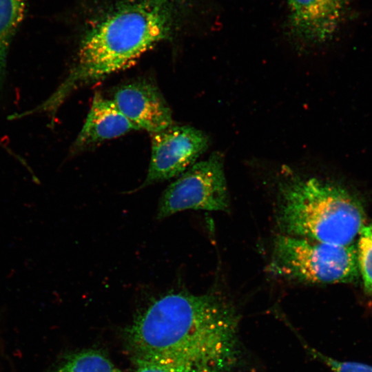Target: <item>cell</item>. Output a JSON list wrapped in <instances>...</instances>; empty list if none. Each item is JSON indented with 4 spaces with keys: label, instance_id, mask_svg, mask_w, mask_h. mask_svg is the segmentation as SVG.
<instances>
[{
    "label": "cell",
    "instance_id": "8fae6325",
    "mask_svg": "<svg viewBox=\"0 0 372 372\" xmlns=\"http://www.w3.org/2000/svg\"><path fill=\"white\" fill-rule=\"evenodd\" d=\"M53 372H121L98 351H85L69 357Z\"/></svg>",
    "mask_w": 372,
    "mask_h": 372
},
{
    "label": "cell",
    "instance_id": "52a82bcc",
    "mask_svg": "<svg viewBox=\"0 0 372 372\" xmlns=\"http://www.w3.org/2000/svg\"><path fill=\"white\" fill-rule=\"evenodd\" d=\"M347 0H288L287 32L298 46L331 39L346 16Z\"/></svg>",
    "mask_w": 372,
    "mask_h": 372
},
{
    "label": "cell",
    "instance_id": "8992f818",
    "mask_svg": "<svg viewBox=\"0 0 372 372\" xmlns=\"http://www.w3.org/2000/svg\"><path fill=\"white\" fill-rule=\"evenodd\" d=\"M152 134V153L145 181L138 189L178 177L209 147V137L189 125H174Z\"/></svg>",
    "mask_w": 372,
    "mask_h": 372
},
{
    "label": "cell",
    "instance_id": "ba28073f",
    "mask_svg": "<svg viewBox=\"0 0 372 372\" xmlns=\"http://www.w3.org/2000/svg\"><path fill=\"white\" fill-rule=\"evenodd\" d=\"M112 101L138 130L153 134L173 125L171 110L161 92L147 81L120 87Z\"/></svg>",
    "mask_w": 372,
    "mask_h": 372
},
{
    "label": "cell",
    "instance_id": "30bf717a",
    "mask_svg": "<svg viewBox=\"0 0 372 372\" xmlns=\"http://www.w3.org/2000/svg\"><path fill=\"white\" fill-rule=\"evenodd\" d=\"M28 0H0V90L3 86L11 42L21 25Z\"/></svg>",
    "mask_w": 372,
    "mask_h": 372
},
{
    "label": "cell",
    "instance_id": "7a4b0ae2",
    "mask_svg": "<svg viewBox=\"0 0 372 372\" xmlns=\"http://www.w3.org/2000/svg\"><path fill=\"white\" fill-rule=\"evenodd\" d=\"M81 34L68 74L81 87L133 65L200 15L202 0H83Z\"/></svg>",
    "mask_w": 372,
    "mask_h": 372
},
{
    "label": "cell",
    "instance_id": "4fadbf2b",
    "mask_svg": "<svg viewBox=\"0 0 372 372\" xmlns=\"http://www.w3.org/2000/svg\"><path fill=\"white\" fill-rule=\"evenodd\" d=\"M301 342L312 357L325 364L333 372H372V365L353 361L338 360L317 351L302 340Z\"/></svg>",
    "mask_w": 372,
    "mask_h": 372
},
{
    "label": "cell",
    "instance_id": "277c9868",
    "mask_svg": "<svg viewBox=\"0 0 372 372\" xmlns=\"http://www.w3.org/2000/svg\"><path fill=\"white\" fill-rule=\"evenodd\" d=\"M269 271L307 284L351 282L358 278L353 245L329 244L285 234L273 241Z\"/></svg>",
    "mask_w": 372,
    "mask_h": 372
},
{
    "label": "cell",
    "instance_id": "9c48e42d",
    "mask_svg": "<svg viewBox=\"0 0 372 372\" xmlns=\"http://www.w3.org/2000/svg\"><path fill=\"white\" fill-rule=\"evenodd\" d=\"M138 130L120 111L112 100L95 93L90 109L74 142L73 151Z\"/></svg>",
    "mask_w": 372,
    "mask_h": 372
},
{
    "label": "cell",
    "instance_id": "5bb4252c",
    "mask_svg": "<svg viewBox=\"0 0 372 372\" xmlns=\"http://www.w3.org/2000/svg\"><path fill=\"white\" fill-rule=\"evenodd\" d=\"M136 372H167L165 369L155 364H143L138 366Z\"/></svg>",
    "mask_w": 372,
    "mask_h": 372
},
{
    "label": "cell",
    "instance_id": "5b68a950",
    "mask_svg": "<svg viewBox=\"0 0 372 372\" xmlns=\"http://www.w3.org/2000/svg\"><path fill=\"white\" fill-rule=\"evenodd\" d=\"M229 207L223 156L214 152L167 186L160 198L156 217L162 220L186 209L226 211Z\"/></svg>",
    "mask_w": 372,
    "mask_h": 372
},
{
    "label": "cell",
    "instance_id": "3957f363",
    "mask_svg": "<svg viewBox=\"0 0 372 372\" xmlns=\"http://www.w3.org/2000/svg\"><path fill=\"white\" fill-rule=\"evenodd\" d=\"M276 220L281 234L348 246L366 217L359 200L342 187L291 174L279 183Z\"/></svg>",
    "mask_w": 372,
    "mask_h": 372
},
{
    "label": "cell",
    "instance_id": "6da1fadb",
    "mask_svg": "<svg viewBox=\"0 0 372 372\" xmlns=\"http://www.w3.org/2000/svg\"><path fill=\"white\" fill-rule=\"evenodd\" d=\"M240 315L215 292L167 293L152 302L127 333L138 366L167 372H232L241 358Z\"/></svg>",
    "mask_w": 372,
    "mask_h": 372
},
{
    "label": "cell",
    "instance_id": "7c38bea8",
    "mask_svg": "<svg viewBox=\"0 0 372 372\" xmlns=\"http://www.w3.org/2000/svg\"><path fill=\"white\" fill-rule=\"evenodd\" d=\"M357 258L364 292L372 297V223L364 225L360 231Z\"/></svg>",
    "mask_w": 372,
    "mask_h": 372
}]
</instances>
